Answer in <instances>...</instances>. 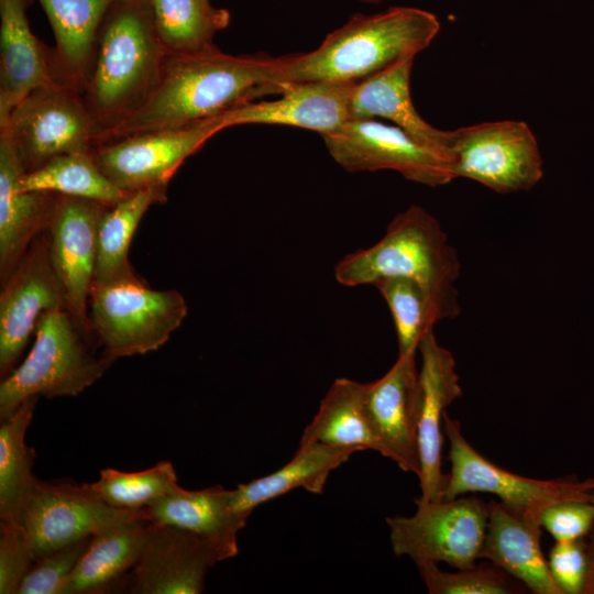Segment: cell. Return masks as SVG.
Listing matches in <instances>:
<instances>
[{"instance_id":"obj_25","label":"cell","mask_w":594,"mask_h":594,"mask_svg":"<svg viewBox=\"0 0 594 594\" xmlns=\"http://www.w3.org/2000/svg\"><path fill=\"white\" fill-rule=\"evenodd\" d=\"M356 452L351 448L333 447L320 442L299 444L292 460L277 471L231 490L232 508L251 515L255 507L294 488L321 494L331 471L346 462Z\"/></svg>"},{"instance_id":"obj_19","label":"cell","mask_w":594,"mask_h":594,"mask_svg":"<svg viewBox=\"0 0 594 594\" xmlns=\"http://www.w3.org/2000/svg\"><path fill=\"white\" fill-rule=\"evenodd\" d=\"M354 82L306 81L284 87L280 97L253 101L222 114L224 127L280 124L308 129L322 136L338 132L351 120Z\"/></svg>"},{"instance_id":"obj_26","label":"cell","mask_w":594,"mask_h":594,"mask_svg":"<svg viewBox=\"0 0 594 594\" xmlns=\"http://www.w3.org/2000/svg\"><path fill=\"white\" fill-rule=\"evenodd\" d=\"M231 490L216 485L199 491L180 487L144 507L147 518L158 525L186 529L204 537L238 546L237 535L250 515L235 512Z\"/></svg>"},{"instance_id":"obj_27","label":"cell","mask_w":594,"mask_h":594,"mask_svg":"<svg viewBox=\"0 0 594 594\" xmlns=\"http://www.w3.org/2000/svg\"><path fill=\"white\" fill-rule=\"evenodd\" d=\"M366 386L367 383L346 377L337 378L322 398L316 416L305 428L299 444L320 442L381 453L380 441L366 411Z\"/></svg>"},{"instance_id":"obj_29","label":"cell","mask_w":594,"mask_h":594,"mask_svg":"<svg viewBox=\"0 0 594 594\" xmlns=\"http://www.w3.org/2000/svg\"><path fill=\"white\" fill-rule=\"evenodd\" d=\"M156 34L167 55L195 54L215 47L216 34L230 23L227 9L210 0H148Z\"/></svg>"},{"instance_id":"obj_16","label":"cell","mask_w":594,"mask_h":594,"mask_svg":"<svg viewBox=\"0 0 594 594\" xmlns=\"http://www.w3.org/2000/svg\"><path fill=\"white\" fill-rule=\"evenodd\" d=\"M66 308L62 283L53 266L48 241L36 240L28 249L0 295V371L6 377L20 358L40 317Z\"/></svg>"},{"instance_id":"obj_12","label":"cell","mask_w":594,"mask_h":594,"mask_svg":"<svg viewBox=\"0 0 594 594\" xmlns=\"http://www.w3.org/2000/svg\"><path fill=\"white\" fill-rule=\"evenodd\" d=\"M223 129L221 114L182 128L129 135L98 145L91 154L100 170L124 191L167 187L186 158Z\"/></svg>"},{"instance_id":"obj_5","label":"cell","mask_w":594,"mask_h":594,"mask_svg":"<svg viewBox=\"0 0 594 594\" xmlns=\"http://www.w3.org/2000/svg\"><path fill=\"white\" fill-rule=\"evenodd\" d=\"M35 341L24 361L0 384V418L25 399L77 396L99 380L113 362L96 358L66 308L46 310L35 327Z\"/></svg>"},{"instance_id":"obj_3","label":"cell","mask_w":594,"mask_h":594,"mask_svg":"<svg viewBox=\"0 0 594 594\" xmlns=\"http://www.w3.org/2000/svg\"><path fill=\"white\" fill-rule=\"evenodd\" d=\"M440 30L428 11L393 7L375 14H354L314 51L284 56L283 84L360 82L397 62L414 57Z\"/></svg>"},{"instance_id":"obj_41","label":"cell","mask_w":594,"mask_h":594,"mask_svg":"<svg viewBox=\"0 0 594 594\" xmlns=\"http://www.w3.org/2000/svg\"><path fill=\"white\" fill-rule=\"evenodd\" d=\"M360 1L365 2V3H378L383 0H360Z\"/></svg>"},{"instance_id":"obj_28","label":"cell","mask_w":594,"mask_h":594,"mask_svg":"<svg viewBox=\"0 0 594 594\" xmlns=\"http://www.w3.org/2000/svg\"><path fill=\"white\" fill-rule=\"evenodd\" d=\"M112 1L38 0L55 37L53 50L58 77L79 90L99 26Z\"/></svg>"},{"instance_id":"obj_34","label":"cell","mask_w":594,"mask_h":594,"mask_svg":"<svg viewBox=\"0 0 594 594\" xmlns=\"http://www.w3.org/2000/svg\"><path fill=\"white\" fill-rule=\"evenodd\" d=\"M89 485L106 504L124 509L144 508L180 488L169 461H161L138 472L108 468L100 472L98 481Z\"/></svg>"},{"instance_id":"obj_1","label":"cell","mask_w":594,"mask_h":594,"mask_svg":"<svg viewBox=\"0 0 594 594\" xmlns=\"http://www.w3.org/2000/svg\"><path fill=\"white\" fill-rule=\"evenodd\" d=\"M284 56L231 55L217 46L167 55L144 103L103 134L98 145L129 135L186 127L219 117L270 94H282Z\"/></svg>"},{"instance_id":"obj_4","label":"cell","mask_w":594,"mask_h":594,"mask_svg":"<svg viewBox=\"0 0 594 594\" xmlns=\"http://www.w3.org/2000/svg\"><path fill=\"white\" fill-rule=\"evenodd\" d=\"M333 275L340 285L348 287L408 278L441 297L459 301L454 285L460 275L458 253L440 222L419 206L396 215L373 245L344 255L336 264Z\"/></svg>"},{"instance_id":"obj_39","label":"cell","mask_w":594,"mask_h":594,"mask_svg":"<svg viewBox=\"0 0 594 594\" xmlns=\"http://www.w3.org/2000/svg\"><path fill=\"white\" fill-rule=\"evenodd\" d=\"M540 525L556 541L582 539L594 526V505L583 501L553 504L542 512Z\"/></svg>"},{"instance_id":"obj_31","label":"cell","mask_w":594,"mask_h":594,"mask_svg":"<svg viewBox=\"0 0 594 594\" xmlns=\"http://www.w3.org/2000/svg\"><path fill=\"white\" fill-rule=\"evenodd\" d=\"M391 311L398 342V354L417 351L419 342L435 324L459 315V301L431 292L416 280L394 277L377 282Z\"/></svg>"},{"instance_id":"obj_10","label":"cell","mask_w":594,"mask_h":594,"mask_svg":"<svg viewBox=\"0 0 594 594\" xmlns=\"http://www.w3.org/2000/svg\"><path fill=\"white\" fill-rule=\"evenodd\" d=\"M454 177L510 194L534 188L543 177L538 142L524 121L503 120L451 131Z\"/></svg>"},{"instance_id":"obj_36","label":"cell","mask_w":594,"mask_h":594,"mask_svg":"<svg viewBox=\"0 0 594 594\" xmlns=\"http://www.w3.org/2000/svg\"><path fill=\"white\" fill-rule=\"evenodd\" d=\"M92 538L94 536L80 539L37 558L22 581L18 594H61Z\"/></svg>"},{"instance_id":"obj_30","label":"cell","mask_w":594,"mask_h":594,"mask_svg":"<svg viewBox=\"0 0 594 594\" xmlns=\"http://www.w3.org/2000/svg\"><path fill=\"white\" fill-rule=\"evenodd\" d=\"M166 199L167 187H152L131 193L108 208L99 227L94 284L136 276L128 256L132 238L148 208Z\"/></svg>"},{"instance_id":"obj_23","label":"cell","mask_w":594,"mask_h":594,"mask_svg":"<svg viewBox=\"0 0 594 594\" xmlns=\"http://www.w3.org/2000/svg\"><path fill=\"white\" fill-rule=\"evenodd\" d=\"M413 64L414 57L405 58L356 82L351 95V120H391L416 140L451 158V131L430 125L414 107L409 89Z\"/></svg>"},{"instance_id":"obj_18","label":"cell","mask_w":594,"mask_h":594,"mask_svg":"<svg viewBox=\"0 0 594 594\" xmlns=\"http://www.w3.org/2000/svg\"><path fill=\"white\" fill-rule=\"evenodd\" d=\"M417 351L398 354L393 366L375 382L367 383L365 405L371 426L381 444V454L399 469L420 473L418 444L419 369Z\"/></svg>"},{"instance_id":"obj_8","label":"cell","mask_w":594,"mask_h":594,"mask_svg":"<svg viewBox=\"0 0 594 594\" xmlns=\"http://www.w3.org/2000/svg\"><path fill=\"white\" fill-rule=\"evenodd\" d=\"M443 432L449 440L451 462L443 499H454L464 493H491L498 496L512 513L537 525H540L542 512L553 504L592 499L594 479L574 482L525 477L481 455L463 437L460 422L447 414L443 416Z\"/></svg>"},{"instance_id":"obj_9","label":"cell","mask_w":594,"mask_h":594,"mask_svg":"<svg viewBox=\"0 0 594 594\" xmlns=\"http://www.w3.org/2000/svg\"><path fill=\"white\" fill-rule=\"evenodd\" d=\"M415 502L413 516L386 519L395 556L457 569L474 565L486 534L488 504L474 496Z\"/></svg>"},{"instance_id":"obj_7","label":"cell","mask_w":594,"mask_h":594,"mask_svg":"<svg viewBox=\"0 0 594 594\" xmlns=\"http://www.w3.org/2000/svg\"><path fill=\"white\" fill-rule=\"evenodd\" d=\"M25 172L74 152H91L98 128L80 90L54 79L29 92L0 125Z\"/></svg>"},{"instance_id":"obj_32","label":"cell","mask_w":594,"mask_h":594,"mask_svg":"<svg viewBox=\"0 0 594 594\" xmlns=\"http://www.w3.org/2000/svg\"><path fill=\"white\" fill-rule=\"evenodd\" d=\"M25 399L0 426V519L18 520L36 477L32 473L34 451L25 443L37 402Z\"/></svg>"},{"instance_id":"obj_24","label":"cell","mask_w":594,"mask_h":594,"mask_svg":"<svg viewBox=\"0 0 594 594\" xmlns=\"http://www.w3.org/2000/svg\"><path fill=\"white\" fill-rule=\"evenodd\" d=\"M541 526L527 521L502 503L488 504L480 558L492 561L537 594H563L553 581L540 547Z\"/></svg>"},{"instance_id":"obj_11","label":"cell","mask_w":594,"mask_h":594,"mask_svg":"<svg viewBox=\"0 0 594 594\" xmlns=\"http://www.w3.org/2000/svg\"><path fill=\"white\" fill-rule=\"evenodd\" d=\"M322 138L330 156L350 173L389 169L431 187L455 178L449 156L395 124L375 119L350 120L338 132Z\"/></svg>"},{"instance_id":"obj_35","label":"cell","mask_w":594,"mask_h":594,"mask_svg":"<svg viewBox=\"0 0 594 594\" xmlns=\"http://www.w3.org/2000/svg\"><path fill=\"white\" fill-rule=\"evenodd\" d=\"M420 578L430 594H508L517 592V585L509 581L501 569L472 565L446 572L437 563L416 562Z\"/></svg>"},{"instance_id":"obj_37","label":"cell","mask_w":594,"mask_h":594,"mask_svg":"<svg viewBox=\"0 0 594 594\" xmlns=\"http://www.w3.org/2000/svg\"><path fill=\"white\" fill-rule=\"evenodd\" d=\"M34 560L33 548L24 527L15 520H1L0 593L18 594Z\"/></svg>"},{"instance_id":"obj_42","label":"cell","mask_w":594,"mask_h":594,"mask_svg":"<svg viewBox=\"0 0 594 594\" xmlns=\"http://www.w3.org/2000/svg\"><path fill=\"white\" fill-rule=\"evenodd\" d=\"M592 504L594 505V491H593V494H592V499H591Z\"/></svg>"},{"instance_id":"obj_17","label":"cell","mask_w":594,"mask_h":594,"mask_svg":"<svg viewBox=\"0 0 594 594\" xmlns=\"http://www.w3.org/2000/svg\"><path fill=\"white\" fill-rule=\"evenodd\" d=\"M419 416L418 444L420 455L419 502L443 499L447 475L442 472L443 416L446 409L462 395L457 364L452 353L441 346L433 331L418 345Z\"/></svg>"},{"instance_id":"obj_21","label":"cell","mask_w":594,"mask_h":594,"mask_svg":"<svg viewBox=\"0 0 594 594\" xmlns=\"http://www.w3.org/2000/svg\"><path fill=\"white\" fill-rule=\"evenodd\" d=\"M8 134L0 130V278L8 279L31 244L46 229L54 193L29 191L25 174Z\"/></svg>"},{"instance_id":"obj_33","label":"cell","mask_w":594,"mask_h":594,"mask_svg":"<svg viewBox=\"0 0 594 594\" xmlns=\"http://www.w3.org/2000/svg\"><path fill=\"white\" fill-rule=\"evenodd\" d=\"M22 187L29 191H47L99 201L113 206L129 196L98 167L91 152L56 156L41 167L26 172Z\"/></svg>"},{"instance_id":"obj_22","label":"cell","mask_w":594,"mask_h":594,"mask_svg":"<svg viewBox=\"0 0 594 594\" xmlns=\"http://www.w3.org/2000/svg\"><path fill=\"white\" fill-rule=\"evenodd\" d=\"M153 526L142 508L135 517L95 535L61 594H103L124 590L128 574Z\"/></svg>"},{"instance_id":"obj_2","label":"cell","mask_w":594,"mask_h":594,"mask_svg":"<svg viewBox=\"0 0 594 594\" xmlns=\"http://www.w3.org/2000/svg\"><path fill=\"white\" fill-rule=\"evenodd\" d=\"M166 56L148 0H113L99 26L80 90L98 128L97 144L144 103Z\"/></svg>"},{"instance_id":"obj_6","label":"cell","mask_w":594,"mask_h":594,"mask_svg":"<svg viewBox=\"0 0 594 594\" xmlns=\"http://www.w3.org/2000/svg\"><path fill=\"white\" fill-rule=\"evenodd\" d=\"M88 307L91 332L103 346L102 354L112 361L157 350L188 312L178 290H154L138 275L94 284Z\"/></svg>"},{"instance_id":"obj_20","label":"cell","mask_w":594,"mask_h":594,"mask_svg":"<svg viewBox=\"0 0 594 594\" xmlns=\"http://www.w3.org/2000/svg\"><path fill=\"white\" fill-rule=\"evenodd\" d=\"M30 0H0V125L33 89L58 77L54 50L32 32Z\"/></svg>"},{"instance_id":"obj_15","label":"cell","mask_w":594,"mask_h":594,"mask_svg":"<svg viewBox=\"0 0 594 594\" xmlns=\"http://www.w3.org/2000/svg\"><path fill=\"white\" fill-rule=\"evenodd\" d=\"M109 207L55 194L46 227L50 255L64 289L66 309L86 334L91 332L88 301L95 278L99 227Z\"/></svg>"},{"instance_id":"obj_40","label":"cell","mask_w":594,"mask_h":594,"mask_svg":"<svg viewBox=\"0 0 594 594\" xmlns=\"http://www.w3.org/2000/svg\"><path fill=\"white\" fill-rule=\"evenodd\" d=\"M586 537L588 538L586 541L588 564L583 594H594V526Z\"/></svg>"},{"instance_id":"obj_38","label":"cell","mask_w":594,"mask_h":594,"mask_svg":"<svg viewBox=\"0 0 594 594\" xmlns=\"http://www.w3.org/2000/svg\"><path fill=\"white\" fill-rule=\"evenodd\" d=\"M587 564V548L584 538L556 541L550 550L549 571L563 594L584 593Z\"/></svg>"},{"instance_id":"obj_13","label":"cell","mask_w":594,"mask_h":594,"mask_svg":"<svg viewBox=\"0 0 594 594\" xmlns=\"http://www.w3.org/2000/svg\"><path fill=\"white\" fill-rule=\"evenodd\" d=\"M141 510L106 504L89 483L44 482L36 477L16 521L26 530L36 560L135 517Z\"/></svg>"},{"instance_id":"obj_14","label":"cell","mask_w":594,"mask_h":594,"mask_svg":"<svg viewBox=\"0 0 594 594\" xmlns=\"http://www.w3.org/2000/svg\"><path fill=\"white\" fill-rule=\"evenodd\" d=\"M237 553L238 546L154 522L124 590L133 594H200L208 571Z\"/></svg>"}]
</instances>
